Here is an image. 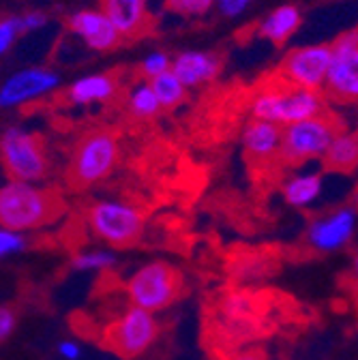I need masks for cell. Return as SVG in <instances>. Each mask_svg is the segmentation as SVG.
I'll return each instance as SVG.
<instances>
[{"label":"cell","mask_w":358,"mask_h":360,"mask_svg":"<svg viewBox=\"0 0 358 360\" xmlns=\"http://www.w3.org/2000/svg\"><path fill=\"white\" fill-rule=\"evenodd\" d=\"M63 212L65 202L50 187L22 180L0 185V228L28 234L56 223Z\"/></svg>","instance_id":"6da1fadb"},{"label":"cell","mask_w":358,"mask_h":360,"mask_svg":"<svg viewBox=\"0 0 358 360\" xmlns=\"http://www.w3.org/2000/svg\"><path fill=\"white\" fill-rule=\"evenodd\" d=\"M326 112V99L320 90L292 86L281 75H271L251 99V114L255 120H266L279 127L300 122Z\"/></svg>","instance_id":"7a4b0ae2"},{"label":"cell","mask_w":358,"mask_h":360,"mask_svg":"<svg viewBox=\"0 0 358 360\" xmlns=\"http://www.w3.org/2000/svg\"><path fill=\"white\" fill-rule=\"evenodd\" d=\"M120 159V140L112 129H93L75 142L67 167V180L75 189L101 185Z\"/></svg>","instance_id":"3957f363"},{"label":"cell","mask_w":358,"mask_h":360,"mask_svg":"<svg viewBox=\"0 0 358 360\" xmlns=\"http://www.w3.org/2000/svg\"><path fill=\"white\" fill-rule=\"evenodd\" d=\"M91 234L110 249L133 247L146 230V212L127 200H97L86 210Z\"/></svg>","instance_id":"277c9868"},{"label":"cell","mask_w":358,"mask_h":360,"mask_svg":"<svg viewBox=\"0 0 358 360\" xmlns=\"http://www.w3.org/2000/svg\"><path fill=\"white\" fill-rule=\"evenodd\" d=\"M183 290V273L172 262L165 259H153L142 264L124 283L129 302L155 315L170 309L181 298Z\"/></svg>","instance_id":"5b68a950"},{"label":"cell","mask_w":358,"mask_h":360,"mask_svg":"<svg viewBox=\"0 0 358 360\" xmlns=\"http://www.w3.org/2000/svg\"><path fill=\"white\" fill-rule=\"evenodd\" d=\"M161 322L155 313L129 304L101 330V345L112 354L133 360L144 356L159 339Z\"/></svg>","instance_id":"8992f818"},{"label":"cell","mask_w":358,"mask_h":360,"mask_svg":"<svg viewBox=\"0 0 358 360\" xmlns=\"http://www.w3.org/2000/svg\"><path fill=\"white\" fill-rule=\"evenodd\" d=\"M0 161L9 180L41 183L50 172L46 142L24 127H9L0 133Z\"/></svg>","instance_id":"52a82bcc"},{"label":"cell","mask_w":358,"mask_h":360,"mask_svg":"<svg viewBox=\"0 0 358 360\" xmlns=\"http://www.w3.org/2000/svg\"><path fill=\"white\" fill-rule=\"evenodd\" d=\"M341 129L343 127L328 110L320 116L286 124L281 127L279 159L288 165H302L307 161L322 159L335 133Z\"/></svg>","instance_id":"ba28073f"},{"label":"cell","mask_w":358,"mask_h":360,"mask_svg":"<svg viewBox=\"0 0 358 360\" xmlns=\"http://www.w3.org/2000/svg\"><path fill=\"white\" fill-rule=\"evenodd\" d=\"M331 45V65L324 79V99L354 103L358 99V30L339 34Z\"/></svg>","instance_id":"9c48e42d"},{"label":"cell","mask_w":358,"mask_h":360,"mask_svg":"<svg viewBox=\"0 0 358 360\" xmlns=\"http://www.w3.org/2000/svg\"><path fill=\"white\" fill-rule=\"evenodd\" d=\"M356 221L358 219L354 206L335 208L309 221L305 240L318 253H337L354 240Z\"/></svg>","instance_id":"30bf717a"},{"label":"cell","mask_w":358,"mask_h":360,"mask_svg":"<svg viewBox=\"0 0 358 360\" xmlns=\"http://www.w3.org/2000/svg\"><path fill=\"white\" fill-rule=\"evenodd\" d=\"M328 65H331V45L328 43L305 45V48L292 50L283 58L277 75H281L292 86L307 88V90H320L322 93Z\"/></svg>","instance_id":"8fae6325"},{"label":"cell","mask_w":358,"mask_h":360,"mask_svg":"<svg viewBox=\"0 0 358 360\" xmlns=\"http://www.w3.org/2000/svg\"><path fill=\"white\" fill-rule=\"evenodd\" d=\"M58 84H60V77L50 69H41V67L24 69L11 75L0 86V108L3 110L22 108L34 99L48 97L58 88Z\"/></svg>","instance_id":"7c38bea8"},{"label":"cell","mask_w":358,"mask_h":360,"mask_svg":"<svg viewBox=\"0 0 358 360\" xmlns=\"http://www.w3.org/2000/svg\"><path fill=\"white\" fill-rule=\"evenodd\" d=\"M69 30L95 52H112L122 43L118 30L101 9H82L69 15Z\"/></svg>","instance_id":"4fadbf2b"},{"label":"cell","mask_w":358,"mask_h":360,"mask_svg":"<svg viewBox=\"0 0 358 360\" xmlns=\"http://www.w3.org/2000/svg\"><path fill=\"white\" fill-rule=\"evenodd\" d=\"M101 11L124 41L140 39L153 28L148 0H101Z\"/></svg>","instance_id":"5bb4252c"},{"label":"cell","mask_w":358,"mask_h":360,"mask_svg":"<svg viewBox=\"0 0 358 360\" xmlns=\"http://www.w3.org/2000/svg\"><path fill=\"white\" fill-rule=\"evenodd\" d=\"M120 88L118 73H93L75 79L65 90V101L69 105H95V103H108L116 97Z\"/></svg>","instance_id":"9a60e30c"},{"label":"cell","mask_w":358,"mask_h":360,"mask_svg":"<svg viewBox=\"0 0 358 360\" xmlns=\"http://www.w3.org/2000/svg\"><path fill=\"white\" fill-rule=\"evenodd\" d=\"M170 71L181 79L185 88L200 86L217 77L221 71V58L210 52H183L172 60Z\"/></svg>","instance_id":"2e32d148"},{"label":"cell","mask_w":358,"mask_h":360,"mask_svg":"<svg viewBox=\"0 0 358 360\" xmlns=\"http://www.w3.org/2000/svg\"><path fill=\"white\" fill-rule=\"evenodd\" d=\"M243 146L255 161H271L281 150V127L266 120H249L243 131Z\"/></svg>","instance_id":"e0dca14e"},{"label":"cell","mask_w":358,"mask_h":360,"mask_svg":"<svg viewBox=\"0 0 358 360\" xmlns=\"http://www.w3.org/2000/svg\"><path fill=\"white\" fill-rule=\"evenodd\" d=\"M322 191H324V180H322V174L318 172L292 174L281 187L283 200L292 208H298V210H307L313 204H318V200L322 198Z\"/></svg>","instance_id":"ac0fdd59"},{"label":"cell","mask_w":358,"mask_h":360,"mask_svg":"<svg viewBox=\"0 0 358 360\" xmlns=\"http://www.w3.org/2000/svg\"><path fill=\"white\" fill-rule=\"evenodd\" d=\"M302 15L296 5H281L273 9L257 26V37L271 41L273 45H283L300 26Z\"/></svg>","instance_id":"d6986e66"},{"label":"cell","mask_w":358,"mask_h":360,"mask_svg":"<svg viewBox=\"0 0 358 360\" xmlns=\"http://www.w3.org/2000/svg\"><path fill=\"white\" fill-rule=\"evenodd\" d=\"M322 163L331 172L350 174L358 165V138L354 131L341 129L335 133L326 153L322 155Z\"/></svg>","instance_id":"ffe728a7"},{"label":"cell","mask_w":358,"mask_h":360,"mask_svg":"<svg viewBox=\"0 0 358 360\" xmlns=\"http://www.w3.org/2000/svg\"><path fill=\"white\" fill-rule=\"evenodd\" d=\"M148 84L153 88V93H155L161 110H174V108L181 105L187 97V88L181 84V79H178L170 69L163 71L161 75L148 79Z\"/></svg>","instance_id":"44dd1931"},{"label":"cell","mask_w":358,"mask_h":360,"mask_svg":"<svg viewBox=\"0 0 358 360\" xmlns=\"http://www.w3.org/2000/svg\"><path fill=\"white\" fill-rule=\"evenodd\" d=\"M118 264V255L114 249H82L73 253L71 268L77 273H108Z\"/></svg>","instance_id":"7402d4cb"},{"label":"cell","mask_w":358,"mask_h":360,"mask_svg":"<svg viewBox=\"0 0 358 360\" xmlns=\"http://www.w3.org/2000/svg\"><path fill=\"white\" fill-rule=\"evenodd\" d=\"M127 105H129L131 116H136L138 120H151V118H155L161 112L159 101H157V97H155V93H153V88H151L148 82L136 84V88H133L131 93H129Z\"/></svg>","instance_id":"603a6c76"},{"label":"cell","mask_w":358,"mask_h":360,"mask_svg":"<svg viewBox=\"0 0 358 360\" xmlns=\"http://www.w3.org/2000/svg\"><path fill=\"white\" fill-rule=\"evenodd\" d=\"M28 249V234L0 228V262Z\"/></svg>","instance_id":"cb8c5ba5"},{"label":"cell","mask_w":358,"mask_h":360,"mask_svg":"<svg viewBox=\"0 0 358 360\" xmlns=\"http://www.w3.org/2000/svg\"><path fill=\"white\" fill-rule=\"evenodd\" d=\"M165 9L178 15H187V18H196V15H204L210 11V7L215 5V0H165Z\"/></svg>","instance_id":"d4e9b609"},{"label":"cell","mask_w":358,"mask_h":360,"mask_svg":"<svg viewBox=\"0 0 358 360\" xmlns=\"http://www.w3.org/2000/svg\"><path fill=\"white\" fill-rule=\"evenodd\" d=\"M251 309H253L251 307V298L245 296V294H230L226 298V304H223V313H226V318L236 320V322L247 320Z\"/></svg>","instance_id":"484cf974"},{"label":"cell","mask_w":358,"mask_h":360,"mask_svg":"<svg viewBox=\"0 0 358 360\" xmlns=\"http://www.w3.org/2000/svg\"><path fill=\"white\" fill-rule=\"evenodd\" d=\"M20 18H0V56H5L20 37Z\"/></svg>","instance_id":"4316f807"},{"label":"cell","mask_w":358,"mask_h":360,"mask_svg":"<svg viewBox=\"0 0 358 360\" xmlns=\"http://www.w3.org/2000/svg\"><path fill=\"white\" fill-rule=\"evenodd\" d=\"M18 330V311L9 304H0V343L11 339Z\"/></svg>","instance_id":"83f0119b"},{"label":"cell","mask_w":358,"mask_h":360,"mask_svg":"<svg viewBox=\"0 0 358 360\" xmlns=\"http://www.w3.org/2000/svg\"><path fill=\"white\" fill-rule=\"evenodd\" d=\"M170 65H172V60L167 58V54H163V52H155V54H151V56H146L144 58V63H142V73L148 77V79H153V77H157V75H161L163 71H167L170 69Z\"/></svg>","instance_id":"f1b7e54d"},{"label":"cell","mask_w":358,"mask_h":360,"mask_svg":"<svg viewBox=\"0 0 358 360\" xmlns=\"http://www.w3.org/2000/svg\"><path fill=\"white\" fill-rule=\"evenodd\" d=\"M253 0H215V5L219 7V11L226 18H236L241 15Z\"/></svg>","instance_id":"f546056e"},{"label":"cell","mask_w":358,"mask_h":360,"mask_svg":"<svg viewBox=\"0 0 358 360\" xmlns=\"http://www.w3.org/2000/svg\"><path fill=\"white\" fill-rule=\"evenodd\" d=\"M56 354L63 360H79L82 354H84V349H82V343L79 341H75V339H63L56 345Z\"/></svg>","instance_id":"4dcf8cb0"},{"label":"cell","mask_w":358,"mask_h":360,"mask_svg":"<svg viewBox=\"0 0 358 360\" xmlns=\"http://www.w3.org/2000/svg\"><path fill=\"white\" fill-rule=\"evenodd\" d=\"M48 22V15L41 13V11H28L20 18V28L22 32H30V30H37L41 26H46Z\"/></svg>","instance_id":"1f68e13d"},{"label":"cell","mask_w":358,"mask_h":360,"mask_svg":"<svg viewBox=\"0 0 358 360\" xmlns=\"http://www.w3.org/2000/svg\"><path fill=\"white\" fill-rule=\"evenodd\" d=\"M234 360H264L257 352H245V354H241V356H236Z\"/></svg>","instance_id":"d6a6232c"}]
</instances>
